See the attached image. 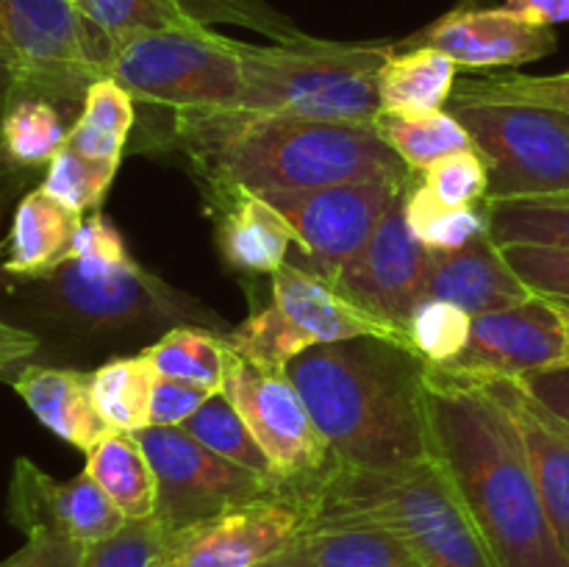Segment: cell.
Returning a JSON list of instances; mask_svg holds the SVG:
<instances>
[{
	"instance_id": "cell-28",
	"label": "cell",
	"mask_w": 569,
	"mask_h": 567,
	"mask_svg": "<svg viewBox=\"0 0 569 567\" xmlns=\"http://www.w3.org/2000/svg\"><path fill=\"white\" fill-rule=\"evenodd\" d=\"M89 478L111 498L126 520H150L159 506V481L137 434L114 431L87 454Z\"/></svg>"
},
{
	"instance_id": "cell-19",
	"label": "cell",
	"mask_w": 569,
	"mask_h": 567,
	"mask_svg": "<svg viewBox=\"0 0 569 567\" xmlns=\"http://www.w3.org/2000/svg\"><path fill=\"white\" fill-rule=\"evenodd\" d=\"M272 304L311 345L376 337L411 348L409 334L356 304L311 267L283 265L272 272Z\"/></svg>"
},
{
	"instance_id": "cell-33",
	"label": "cell",
	"mask_w": 569,
	"mask_h": 567,
	"mask_svg": "<svg viewBox=\"0 0 569 567\" xmlns=\"http://www.w3.org/2000/svg\"><path fill=\"white\" fill-rule=\"evenodd\" d=\"M406 220L411 233L420 239L428 253H448L470 245L472 239L487 237V206H448L433 198L420 183V172L406 192Z\"/></svg>"
},
{
	"instance_id": "cell-1",
	"label": "cell",
	"mask_w": 569,
	"mask_h": 567,
	"mask_svg": "<svg viewBox=\"0 0 569 567\" xmlns=\"http://www.w3.org/2000/svg\"><path fill=\"white\" fill-rule=\"evenodd\" d=\"M437 461L453 481L498 567H569L515 420L481 381L428 365Z\"/></svg>"
},
{
	"instance_id": "cell-38",
	"label": "cell",
	"mask_w": 569,
	"mask_h": 567,
	"mask_svg": "<svg viewBox=\"0 0 569 567\" xmlns=\"http://www.w3.org/2000/svg\"><path fill=\"white\" fill-rule=\"evenodd\" d=\"M406 334H409L411 348L422 356L426 365H453L470 345L472 315L448 300L426 298L411 315Z\"/></svg>"
},
{
	"instance_id": "cell-10",
	"label": "cell",
	"mask_w": 569,
	"mask_h": 567,
	"mask_svg": "<svg viewBox=\"0 0 569 567\" xmlns=\"http://www.w3.org/2000/svg\"><path fill=\"white\" fill-rule=\"evenodd\" d=\"M137 437L159 481L156 520L167 531H181L192 523L209 520L250 500L292 493L281 478L259 476L222 459L183 428L150 426Z\"/></svg>"
},
{
	"instance_id": "cell-16",
	"label": "cell",
	"mask_w": 569,
	"mask_h": 567,
	"mask_svg": "<svg viewBox=\"0 0 569 567\" xmlns=\"http://www.w3.org/2000/svg\"><path fill=\"white\" fill-rule=\"evenodd\" d=\"M6 515L26 537L50 534L83 548L109 539L128 523L87 472L70 481H56L22 456L11 472Z\"/></svg>"
},
{
	"instance_id": "cell-49",
	"label": "cell",
	"mask_w": 569,
	"mask_h": 567,
	"mask_svg": "<svg viewBox=\"0 0 569 567\" xmlns=\"http://www.w3.org/2000/svg\"><path fill=\"white\" fill-rule=\"evenodd\" d=\"M261 567H315V565H311V561L306 559V556L300 554V550L295 548V545H289V548L283 550V554L272 556V559L264 561V565H261Z\"/></svg>"
},
{
	"instance_id": "cell-9",
	"label": "cell",
	"mask_w": 569,
	"mask_h": 567,
	"mask_svg": "<svg viewBox=\"0 0 569 567\" xmlns=\"http://www.w3.org/2000/svg\"><path fill=\"white\" fill-rule=\"evenodd\" d=\"M109 78L137 103L172 111H231L242 100V53L237 39L211 28L139 33L114 50Z\"/></svg>"
},
{
	"instance_id": "cell-17",
	"label": "cell",
	"mask_w": 569,
	"mask_h": 567,
	"mask_svg": "<svg viewBox=\"0 0 569 567\" xmlns=\"http://www.w3.org/2000/svg\"><path fill=\"white\" fill-rule=\"evenodd\" d=\"M400 48H437L470 70L520 67L559 48L553 28L531 26L503 6L461 3L400 42Z\"/></svg>"
},
{
	"instance_id": "cell-34",
	"label": "cell",
	"mask_w": 569,
	"mask_h": 567,
	"mask_svg": "<svg viewBox=\"0 0 569 567\" xmlns=\"http://www.w3.org/2000/svg\"><path fill=\"white\" fill-rule=\"evenodd\" d=\"M495 245H550L569 248V195L483 203Z\"/></svg>"
},
{
	"instance_id": "cell-18",
	"label": "cell",
	"mask_w": 569,
	"mask_h": 567,
	"mask_svg": "<svg viewBox=\"0 0 569 567\" xmlns=\"http://www.w3.org/2000/svg\"><path fill=\"white\" fill-rule=\"evenodd\" d=\"M72 3L109 37L114 50L139 33L200 31L211 22L248 26L253 31H264L278 42L303 37L264 0H72Z\"/></svg>"
},
{
	"instance_id": "cell-31",
	"label": "cell",
	"mask_w": 569,
	"mask_h": 567,
	"mask_svg": "<svg viewBox=\"0 0 569 567\" xmlns=\"http://www.w3.org/2000/svg\"><path fill=\"white\" fill-rule=\"evenodd\" d=\"M159 372L148 356H114L92 370V395L98 411L114 431L139 434L150 428V398Z\"/></svg>"
},
{
	"instance_id": "cell-41",
	"label": "cell",
	"mask_w": 569,
	"mask_h": 567,
	"mask_svg": "<svg viewBox=\"0 0 569 567\" xmlns=\"http://www.w3.org/2000/svg\"><path fill=\"white\" fill-rule=\"evenodd\" d=\"M461 94L489 100H517V103L548 106L569 115V70L556 76H522V72H506V76L470 78L459 87Z\"/></svg>"
},
{
	"instance_id": "cell-32",
	"label": "cell",
	"mask_w": 569,
	"mask_h": 567,
	"mask_svg": "<svg viewBox=\"0 0 569 567\" xmlns=\"http://www.w3.org/2000/svg\"><path fill=\"white\" fill-rule=\"evenodd\" d=\"M378 137L403 159L411 172H422L437 165L445 156L461 153V150H476L470 131L461 126L453 111H431V115H387L378 111L372 122Z\"/></svg>"
},
{
	"instance_id": "cell-20",
	"label": "cell",
	"mask_w": 569,
	"mask_h": 567,
	"mask_svg": "<svg viewBox=\"0 0 569 567\" xmlns=\"http://www.w3.org/2000/svg\"><path fill=\"white\" fill-rule=\"evenodd\" d=\"M481 384L498 395L515 420L545 509L569 554V422L539 404L517 378Z\"/></svg>"
},
{
	"instance_id": "cell-48",
	"label": "cell",
	"mask_w": 569,
	"mask_h": 567,
	"mask_svg": "<svg viewBox=\"0 0 569 567\" xmlns=\"http://www.w3.org/2000/svg\"><path fill=\"white\" fill-rule=\"evenodd\" d=\"M9 98H11V67H9V48H6V33H3V14H0V122H3ZM0 200H3V192H0Z\"/></svg>"
},
{
	"instance_id": "cell-11",
	"label": "cell",
	"mask_w": 569,
	"mask_h": 567,
	"mask_svg": "<svg viewBox=\"0 0 569 567\" xmlns=\"http://www.w3.org/2000/svg\"><path fill=\"white\" fill-rule=\"evenodd\" d=\"M222 395L242 415L256 442L272 461L276 476L289 487L311 481L337 465L331 445L311 420L287 372L259 370L231 350Z\"/></svg>"
},
{
	"instance_id": "cell-25",
	"label": "cell",
	"mask_w": 569,
	"mask_h": 567,
	"mask_svg": "<svg viewBox=\"0 0 569 567\" xmlns=\"http://www.w3.org/2000/svg\"><path fill=\"white\" fill-rule=\"evenodd\" d=\"M83 217L61 206L42 189H33L20 200L11 222V250L3 272L37 278L64 265Z\"/></svg>"
},
{
	"instance_id": "cell-6",
	"label": "cell",
	"mask_w": 569,
	"mask_h": 567,
	"mask_svg": "<svg viewBox=\"0 0 569 567\" xmlns=\"http://www.w3.org/2000/svg\"><path fill=\"white\" fill-rule=\"evenodd\" d=\"M395 50L398 42H328L311 37L264 48L239 42V111L372 126L381 111L378 76Z\"/></svg>"
},
{
	"instance_id": "cell-15",
	"label": "cell",
	"mask_w": 569,
	"mask_h": 567,
	"mask_svg": "<svg viewBox=\"0 0 569 567\" xmlns=\"http://www.w3.org/2000/svg\"><path fill=\"white\" fill-rule=\"evenodd\" d=\"M406 192L395 200L367 248L331 281L356 304L403 331L417 306L428 298L431 270V253L406 220Z\"/></svg>"
},
{
	"instance_id": "cell-36",
	"label": "cell",
	"mask_w": 569,
	"mask_h": 567,
	"mask_svg": "<svg viewBox=\"0 0 569 567\" xmlns=\"http://www.w3.org/2000/svg\"><path fill=\"white\" fill-rule=\"evenodd\" d=\"M228 348L259 370L287 372V365L303 350L315 348L276 304L261 306L244 322L226 334Z\"/></svg>"
},
{
	"instance_id": "cell-27",
	"label": "cell",
	"mask_w": 569,
	"mask_h": 567,
	"mask_svg": "<svg viewBox=\"0 0 569 567\" xmlns=\"http://www.w3.org/2000/svg\"><path fill=\"white\" fill-rule=\"evenodd\" d=\"M72 117L42 98H17L0 122V192H11V172L48 167L67 145Z\"/></svg>"
},
{
	"instance_id": "cell-26",
	"label": "cell",
	"mask_w": 569,
	"mask_h": 567,
	"mask_svg": "<svg viewBox=\"0 0 569 567\" xmlns=\"http://www.w3.org/2000/svg\"><path fill=\"white\" fill-rule=\"evenodd\" d=\"M456 64L437 48H400L378 76V100L387 115H431L450 103L456 87Z\"/></svg>"
},
{
	"instance_id": "cell-45",
	"label": "cell",
	"mask_w": 569,
	"mask_h": 567,
	"mask_svg": "<svg viewBox=\"0 0 569 567\" xmlns=\"http://www.w3.org/2000/svg\"><path fill=\"white\" fill-rule=\"evenodd\" d=\"M81 556L83 545L50 534H33L26 537V545L17 554L0 561V567H81Z\"/></svg>"
},
{
	"instance_id": "cell-29",
	"label": "cell",
	"mask_w": 569,
	"mask_h": 567,
	"mask_svg": "<svg viewBox=\"0 0 569 567\" xmlns=\"http://www.w3.org/2000/svg\"><path fill=\"white\" fill-rule=\"evenodd\" d=\"M142 354L148 356L159 376L192 384L211 395H220L226 389L228 356H231L226 334L220 337V331H211V328L176 326L144 345Z\"/></svg>"
},
{
	"instance_id": "cell-21",
	"label": "cell",
	"mask_w": 569,
	"mask_h": 567,
	"mask_svg": "<svg viewBox=\"0 0 569 567\" xmlns=\"http://www.w3.org/2000/svg\"><path fill=\"white\" fill-rule=\"evenodd\" d=\"M428 298L448 300L467 315L511 309L533 298L522 278L511 270L492 237H478L448 253H431Z\"/></svg>"
},
{
	"instance_id": "cell-42",
	"label": "cell",
	"mask_w": 569,
	"mask_h": 567,
	"mask_svg": "<svg viewBox=\"0 0 569 567\" xmlns=\"http://www.w3.org/2000/svg\"><path fill=\"white\" fill-rule=\"evenodd\" d=\"M498 248L533 295L569 300V248H550V245H498Z\"/></svg>"
},
{
	"instance_id": "cell-24",
	"label": "cell",
	"mask_w": 569,
	"mask_h": 567,
	"mask_svg": "<svg viewBox=\"0 0 569 567\" xmlns=\"http://www.w3.org/2000/svg\"><path fill=\"white\" fill-rule=\"evenodd\" d=\"M292 545L315 567H422L398 531L356 517H306Z\"/></svg>"
},
{
	"instance_id": "cell-5",
	"label": "cell",
	"mask_w": 569,
	"mask_h": 567,
	"mask_svg": "<svg viewBox=\"0 0 569 567\" xmlns=\"http://www.w3.org/2000/svg\"><path fill=\"white\" fill-rule=\"evenodd\" d=\"M292 493L306 517H356L392 528L422 567H498L437 459L389 470L337 461Z\"/></svg>"
},
{
	"instance_id": "cell-12",
	"label": "cell",
	"mask_w": 569,
	"mask_h": 567,
	"mask_svg": "<svg viewBox=\"0 0 569 567\" xmlns=\"http://www.w3.org/2000/svg\"><path fill=\"white\" fill-rule=\"evenodd\" d=\"M415 176L417 172L387 181L333 183L309 192H278L264 198L292 226L298 245L315 265L311 270L333 281L367 248L376 228Z\"/></svg>"
},
{
	"instance_id": "cell-37",
	"label": "cell",
	"mask_w": 569,
	"mask_h": 567,
	"mask_svg": "<svg viewBox=\"0 0 569 567\" xmlns=\"http://www.w3.org/2000/svg\"><path fill=\"white\" fill-rule=\"evenodd\" d=\"M117 170H120V161L87 159L76 150L61 148L44 170L39 189L76 215L87 217L103 206Z\"/></svg>"
},
{
	"instance_id": "cell-44",
	"label": "cell",
	"mask_w": 569,
	"mask_h": 567,
	"mask_svg": "<svg viewBox=\"0 0 569 567\" xmlns=\"http://www.w3.org/2000/svg\"><path fill=\"white\" fill-rule=\"evenodd\" d=\"M209 398L211 392H206V389L159 376L153 398H150V426L181 428Z\"/></svg>"
},
{
	"instance_id": "cell-35",
	"label": "cell",
	"mask_w": 569,
	"mask_h": 567,
	"mask_svg": "<svg viewBox=\"0 0 569 567\" xmlns=\"http://www.w3.org/2000/svg\"><path fill=\"white\" fill-rule=\"evenodd\" d=\"M181 428L189 437L198 439L200 445L222 456V459L233 461V465L244 467V470L259 472V476L278 478L276 470H272V461L267 459L261 445L250 434L248 422L242 420V415L233 409V404L222 392L211 395Z\"/></svg>"
},
{
	"instance_id": "cell-50",
	"label": "cell",
	"mask_w": 569,
	"mask_h": 567,
	"mask_svg": "<svg viewBox=\"0 0 569 567\" xmlns=\"http://www.w3.org/2000/svg\"><path fill=\"white\" fill-rule=\"evenodd\" d=\"M553 304H556V309H559L561 322H565V331H567V361H565V365H569V300H556L553 298Z\"/></svg>"
},
{
	"instance_id": "cell-43",
	"label": "cell",
	"mask_w": 569,
	"mask_h": 567,
	"mask_svg": "<svg viewBox=\"0 0 569 567\" xmlns=\"http://www.w3.org/2000/svg\"><path fill=\"white\" fill-rule=\"evenodd\" d=\"M67 259L81 261V265L94 267V270H114V267L128 265L133 256L122 233L100 211H92L89 217H83Z\"/></svg>"
},
{
	"instance_id": "cell-39",
	"label": "cell",
	"mask_w": 569,
	"mask_h": 567,
	"mask_svg": "<svg viewBox=\"0 0 569 567\" xmlns=\"http://www.w3.org/2000/svg\"><path fill=\"white\" fill-rule=\"evenodd\" d=\"M167 531L156 517L128 520L109 539L87 545L81 567H159L167 550Z\"/></svg>"
},
{
	"instance_id": "cell-47",
	"label": "cell",
	"mask_w": 569,
	"mask_h": 567,
	"mask_svg": "<svg viewBox=\"0 0 569 567\" xmlns=\"http://www.w3.org/2000/svg\"><path fill=\"white\" fill-rule=\"evenodd\" d=\"M503 9L531 26L556 28L569 22V0H503Z\"/></svg>"
},
{
	"instance_id": "cell-7",
	"label": "cell",
	"mask_w": 569,
	"mask_h": 567,
	"mask_svg": "<svg viewBox=\"0 0 569 567\" xmlns=\"http://www.w3.org/2000/svg\"><path fill=\"white\" fill-rule=\"evenodd\" d=\"M11 100L42 98L72 117L89 87L109 78L114 48L72 0H0ZM76 120V117H72Z\"/></svg>"
},
{
	"instance_id": "cell-2",
	"label": "cell",
	"mask_w": 569,
	"mask_h": 567,
	"mask_svg": "<svg viewBox=\"0 0 569 567\" xmlns=\"http://www.w3.org/2000/svg\"><path fill=\"white\" fill-rule=\"evenodd\" d=\"M426 370L415 348L376 337L315 345L287 365L337 461L372 470L437 459Z\"/></svg>"
},
{
	"instance_id": "cell-40",
	"label": "cell",
	"mask_w": 569,
	"mask_h": 567,
	"mask_svg": "<svg viewBox=\"0 0 569 567\" xmlns=\"http://www.w3.org/2000/svg\"><path fill=\"white\" fill-rule=\"evenodd\" d=\"M420 183L448 206H483L489 198V170L478 148L439 159L420 172Z\"/></svg>"
},
{
	"instance_id": "cell-23",
	"label": "cell",
	"mask_w": 569,
	"mask_h": 567,
	"mask_svg": "<svg viewBox=\"0 0 569 567\" xmlns=\"http://www.w3.org/2000/svg\"><path fill=\"white\" fill-rule=\"evenodd\" d=\"M217 203V248L228 267L239 272H278L287 265L292 242H298L292 226L264 195L248 189H220Z\"/></svg>"
},
{
	"instance_id": "cell-22",
	"label": "cell",
	"mask_w": 569,
	"mask_h": 567,
	"mask_svg": "<svg viewBox=\"0 0 569 567\" xmlns=\"http://www.w3.org/2000/svg\"><path fill=\"white\" fill-rule=\"evenodd\" d=\"M11 384L44 428L83 454L114 434L94 404L92 372L61 365H26Z\"/></svg>"
},
{
	"instance_id": "cell-13",
	"label": "cell",
	"mask_w": 569,
	"mask_h": 567,
	"mask_svg": "<svg viewBox=\"0 0 569 567\" xmlns=\"http://www.w3.org/2000/svg\"><path fill=\"white\" fill-rule=\"evenodd\" d=\"M303 523L295 493L250 500L170 531L159 567H261L295 543Z\"/></svg>"
},
{
	"instance_id": "cell-8",
	"label": "cell",
	"mask_w": 569,
	"mask_h": 567,
	"mask_svg": "<svg viewBox=\"0 0 569 567\" xmlns=\"http://www.w3.org/2000/svg\"><path fill=\"white\" fill-rule=\"evenodd\" d=\"M450 111L487 161V203L569 195L567 111L461 92L450 98Z\"/></svg>"
},
{
	"instance_id": "cell-46",
	"label": "cell",
	"mask_w": 569,
	"mask_h": 567,
	"mask_svg": "<svg viewBox=\"0 0 569 567\" xmlns=\"http://www.w3.org/2000/svg\"><path fill=\"white\" fill-rule=\"evenodd\" d=\"M522 381V387L533 395L542 406H548L553 415H559L561 420L569 422V365L548 367V370L531 372L526 378H517Z\"/></svg>"
},
{
	"instance_id": "cell-14",
	"label": "cell",
	"mask_w": 569,
	"mask_h": 567,
	"mask_svg": "<svg viewBox=\"0 0 569 567\" xmlns=\"http://www.w3.org/2000/svg\"><path fill=\"white\" fill-rule=\"evenodd\" d=\"M567 361V331L553 298L533 295L511 309L472 317L470 345L453 365L437 367L470 381H503Z\"/></svg>"
},
{
	"instance_id": "cell-3",
	"label": "cell",
	"mask_w": 569,
	"mask_h": 567,
	"mask_svg": "<svg viewBox=\"0 0 569 567\" xmlns=\"http://www.w3.org/2000/svg\"><path fill=\"white\" fill-rule=\"evenodd\" d=\"M172 137L211 192H309L350 181L409 178L372 126L267 117L253 111H176Z\"/></svg>"
},
{
	"instance_id": "cell-4",
	"label": "cell",
	"mask_w": 569,
	"mask_h": 567,
	"mask_svg": "<svg viewBox=\"0 0 569 567\" xmlns=\"http://www.w3.org/2000/svg\"><path fill=\"white\" fill-rule=\"evenodd\" d=\"M0 304L14 317L11 326L33 334L39 350L50 356H94L159 339L176 326L211 331L222 326L203 304L172 289L137 259L114 270L67 259L44 276H9L0 287Z\"/></svg>"
},
{
	"instance_id": "cell-30",
	"label": "cell",
	"mask_w": 569,
	"mask_h": 567,
	"mask_svg": "<svg viewBox=\"0 0 569 567\" xmlns=\"http://www.w3.org/2000/svg\"><path fill=\"white\" fill-rule=\"evenodd\" d=\"M137 120V100L114 78H100L89 87L81 111L67 133L64 148L98 161H122Z\"/></svg>"
}]
</instances>
